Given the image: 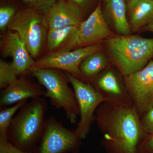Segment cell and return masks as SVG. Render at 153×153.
<instances>
[{
    "label": "cell",
    "instance_id": "6da1fadb",
    "mask_svg": "<svg viewBox=\"0 0 153 153\" xmlns=\"http://www.w3.org/2000/svg\"><path fill=\"white\" fill-rule=\"evenodd\" d=\"M95 122L110 153H137L139 144L148 134L134 106L103 102L96 111Z\"/></svg>",
    "mask_w": 153,
    "mask_h": 153
},
{
    "label": "cell",
    "instance_id": "7a4b0ae2",
    "mask_svg": "<svg viewBox=\"0 0 153 153\" xmlns=\"http://www.w3.org/2000/svg\"><path fill=\"white\" fill-rule=\"evenodd\" d=\"M47 108L43 97L26 102L13 118L7 131L9 141L23 150L33 153L44 133Z\"/></svg>",
    "mask_w": 153,
    "mask_h": 153
},
{
    "label": "cell",
    "instance_id": "3957f363",
    "mask_svg": "<svg viewBox=\"0 0 153 153\" xmlns=\"http://www.w3.org/2000/svg\"><path fill=\"white\" fill-rule=\"evenodd\" d=\"M105 43L111 62L124 76L142 69L153 57V38L114 36Z\"/></svg>",
    "mask_w": 153,
    "mask_h": 153
},
{
    "label": "cell",
    "instance_id": "277c9868",
    "mask_svg": "<svg viewBox=\"0 0 153 153\" xmlns=\"http://www.w3.org/2000/svg\"><path fill=\"white\" fill-rule=\"evenodd\" d=\"M29 72L45 88L44 97L50 103L57 109H63L67 119L75 123L79 114V107L74 90L68 85L67 74L55 68L33 66Z\"/></svg>",
    "mask_w": 153,
    "mask_h": 153
},
{
    "label": "cell",
    "instance_id": "5b68a950",
    "mask_svg": "<svg viewBox=\"0 0 153 153\" xmlns=\"http://www.w3.org/2000/svg\"><path fill=\"white\" fill-rule=\"evenodd\" d=\"M8 30L16 32L35 60L47 44L49 27L43 13L24 7L17 13Z\"/></svg>",
    "mask_w": 153,
    "mask_h": 153
},
{
    "label": "cell",
    "instance_id": "8992f818",
    "mask_svg": "<svg viewBox=\"0 0 153 153\" xmlns=\"http://www.w3.org/2000/svg\"><path fill=\"white\" fill-rule=\"evenodd\" d=\"M67 75L79 107L80 118L75 132L80 139H84L95 122V112L97 108L105 102V100L91 83L83 82L68 73Z\"/></svg>",
    "mask_w": 153,
    "mask_h": 153
},
{
    "label": "cell",
    "instance_id": "52a82bcc",
    "mask_svg": "<svg viewBox=\"0 0 153 153\" xmlns=\"http://www.w3.org/2000/svg\"><path fill=\"white\" fill-rule=\"evenodd\" d=\"M81 140L75 130L66 128L51 116L46 119L42 138L33 153H76Z\"/></svg>",
    "mask_w": 153,
    "mask_h": 153
},
{
    "label": "cell",
    "instance_id": "ba28073f",
    "mask_svg": "<svg viewBox=\"0 0 153 153\" xmlns=\"http://www.w3.org/2000/svg\"><path fill=\"white\" fill-rule=\"evenodd\" d=\"M124 80L133 106L141 117L153 107V60L140 71L124 76Z\"/></svg>",
    "mask_w": 153,
    "mask_h": 153
},
{
    "label": "cell",
    "instance_id": "9c48e42d",
    "mask_svg": "<svg viewBox=\"0 0 153 153\" xmlns=\"http://www.w3.org/2000/svg\"><path fill=\"white\" fill-rule=\"evenodd\" d=\"M101 44L79 47L74 50L49 53L35 62L33 67L52 68L66 71L81 80L79 66L82 60L94 52L101 51Z\"/></svg>",
    "mask_w": 153,
    "mask_h": 153
},
{
    "label": "cell",
    "instance_id": "30bf717a",
    "mask_svg": "<svg viewBox=\"0 0 153 153\" xmlns=\"http://www.w3.org/2000/svg\"><path fill=\"white\" fill-rule=\"evenodd\" d=\"M106 68L91 82L104 98L105 102L122 107L133 106L124 76L114 70Z\"/></svg>",
    "mask_w": 153,
    "mask_h": 153
},
{
    "label": "cell",
    "instance_id": "8fae6325",
    "mask_svg": "<svg viewBox=\"0 0 153 153\" xmlns=\"http://www.w3.org/2000/svg\"><path fill=\"white\" fill-rule=\"evenodd\" d=\"M1 54L4 57H11L12 64L17 75L24 76L34 66L33 59L16 32L8 30L0 41Z\"/></svg>",
    "mask_w": 153,
    "mask_h": 153
},
{
    "label": "cell",
    "instance_id": "7c38bea8",
    "mask_svg": "<svg viewBox=\"0 0 153 153\" xmlns=\"http://www.w3.org/2000/svg\"><path fill=\"white\" fill-rule=\"evenodd\" d=\"M114 36L108 27L99 4L86 20L79 25L76 47L100 44L102 41Z\"/></svg>",
    "mask_w": 153,
    "mask_h": 153
},
{
    "label": "cell",
    "instance_id": "4fadbf2b",
    "mask_svg": "<svg viewBox=\"0 0 153 153\" xmlns=\"http://www.w3.org/2000/svg\"><path fill=\"white\" fill-rule=\"evenodd\" d=\"M44 14L49 29L79 25L83 21L81 9L66 0H57Z\"/></svg>",
    "mask_w": 153,
    "mask_h": 153
},
{
    "label": "cell",
    "instance_id": "5bb4252c",
    "mask_svg": "<svg viewBox=\"0 0 153 153\" xmlns=\"http://www.w3.org/2000/svg\"><path fill=\"white\" fill-rule=\"evenodd\" d=\"M45 91L24 76L18 78L0 94V107H7L28 99L45 96Z\"/></svg>",
    "mask_w": 153,
    "mask_h": 153
},
{
    "label": "cell",
    "instance_id": "9a60e30c",
    "mask_svg": "<svg viewBox=\"0 0 153 153\" xmlns=\"http://www.w3.org/2000/svg\"><path fill=\"white\" fill-rule=\"evenodd\" d=\"M79 25L49 29L47 41L49 53L66 52L76 48Z\"/></svg>",
    "mask_w": 153,
    "mask_h": 153
},
{
    "label": "cell",
    "instance_id": "2e32d148",
    "mask_svg": "<svg viewBox=\"0 0 153 153\" xmlns=\"http://www.w3.org/2000/svg\"><path fill=\"white\" fill-rule=\"evenodd\" d=\"M127 10L132 32H137L153 21V0H129Z\"/></svg>",
    "mask_w": 153,
    "mask_h": 153
},
{
    "label": "cell",
    "instance_id": "e0dca14e",
    "mask_svg": "<svg viewBox=\"0 0 153 153\" xmlns=\"http://www.w3.org/2000/svg\"><path fill=\"white\" fill-rule=\"evenodd\" d=\"M105 3L107 14L116 31L121 35H130L125 0H107Z\"/></svg>",
    "mask_w": 153,
    "mask_h": 153
},
{
    "label": "cell",
    "instance_id": "ac0fdd59",
    "mask_svg": "<svg viewBox=\"0 0 153 153\" xmlns=\"http://www.w3.org/2000/svg\"><path fill=\"white\" fill-rule=\"evenodd\" d=\"M108 67V60L101 51L94 52L82 60L79 66L81 80L91 83L97 76Z\"/></svg>",
    "mask_w": 153,
    "mask_h": 153
},
{
    "label": "cell",
    "instance_id": "d6986e66",
    "mask_svg": "<svg viewBox=\"0 0 153 153\" xmlns=\"http://www.w3.org/2000/svg\"><path fill=\"white\" fill-rule=\"evenodd\" d=\"M24 100L9 107L1 108L0 111V142L8 141L7 131L15 115L27 102Z\"/></svg>",
    "mask_w": 153,
    "mask_h": 153
},
{
    "label": "cell",
    "instance_id": "ffe728a7",
    "mask_svg": "<svg viewBox=\"0 0 153 153\" xmlns=\"http://www.w3.org/2000/svg\"><path fill=\"white\" fill-rule=\"evenodd\" d=\"M22 7H20L16 0H1L0 30L1 32H5L8 29L10 23Z\"/></svg>",
    "mask_w": 153,
    "mask_h": 153
},
{
    "label": "cell",
    "instance_id": "44dd1931",
    "mask_svg": "<svg viewBox=\"0 0 153 153\" xmlns=\"http://www.w3.org/2000/svg\"><path fill=\"white\" fill-rule=\"evenodd\" d=\"M16 72L12 63L0 59V88H6L18 79Z\"/></svg>",
    "mask_w": 153,
    "mask_h": 153
},
{
    "label": "cell",
    "instance_id": "7402d4cb",
    "mask_svg": "<svg viewBox=\"0 0 153 153\" xmlns=\"http://www.w3.org/2000/svg\"><path fill=\"white\" fill-rule=\"evenodd\" d=\"M57 0H22L25 7L35 9L44 14Z\"/></svg>",
    "mask_w": 153,
    "mask_h": 153
},
{
    "label": "cell",
    "instance_id": "603a6c76",
    "mask_svg": "<svg viewBox=\"0 0 153 153\" xmlns=\"http://www.w3.org/2000/svg\"><path fill=\"white\" fill-rule=\"evenodd\" d=\"M137 153H153V132L148 134L139 144Z\"/></svg>",
    "mask_w": 153,
    "mask_h": 153
},
{
    "label": "cell",
    "instance_id": "cb8c5ba5",
    "mask_svg": "<svg viewBox=\"0 0 153 153\" xmlns=\"http://www.w3.org/2000/svg\"><path fill=\"white\" fill-rule=\"evenodd\" d=\"M143 128L147 134L153 132V107L140 117Z\"/></svg>",
    "mask_w": 153,
    "mask_h": 153
},
{
    "label": "cell",
    "instance_id": "d4e9b609",
    "mask_svg": "<svg viewBox=\"0 0 153 153\" xmlns=\"http://www.w3.org/2000/svg\"><path fill=\"white\" fill-rule=\"evenodd\" d=\"M0 153H33L23 150L12 143L7 141L0 142Z\"/></svg>",
    "mask_w": 153,
    "mask_h": 153
},
{
    "label": "cell",
    "instance_id": "484cf974",
    "mask_svg": "<svg viewBox=\"0 0 153 153\" xmlns=\"http://www.w3.org/2000/svg\"><path fill=\"white\" fill-rule=\"evenodd\" d=\"M66 1L70 2L78 6L82 11V9L87 5L89 0H66Z\"/></svg>",
    "mask_w": 153,
    "mask_h": 153
},
{
    "label": "cell",
    "instance_id": "4316f807",
    "mask_svg": "<svg viewBox=\"0 0 153 153\" xmlns=\"http://www.w3.org/2000/svg\"><path fill=\"white\" fill-rule=\"evenodd\" d=\"M145 30L153 33V21L145 27Z\"/></svg>",
    "mask_w": 153,
    "mask_h": 153
},
{
    "label": "cell",
    "instance_id": "83f0119b",
    "mask_svg": "<svg viewBox=\"0 0 153 153\" xmlns=\"http://www.w3.org/2000/svg\"><path fill=\"white\" fill-rule=\"evenodd\" d=\"M103 1L105 3L106 2L107 0H103Z\"/></svg>",
    "mask_w": 153,
    "mask_h": 153
},
{
    "label": "cell",
    "instance_id": "f1b7e54d",
    "mask_svg": "<svg viewBox=\"0 0 153 153\" xmlns=\"http://www.w3.org/2000/svg\"><path fill=\"white\" fill-rule=\"evenodd\" d=\"M127 1H129V0H127Z\"/></svg>",
    "mask_w": 153,
    "mask_h": 153
}]
</instances>
